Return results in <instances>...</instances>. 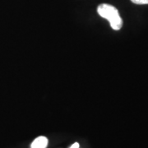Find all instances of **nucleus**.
<instances>
[{
    "label": "nucleus",
    "mask_w": 148,
    "mask_h": 148,
    "mask_svg": "<svg viewBox=\"0 0 148 148\" xmlns=\"http://www.w3.org/2000/svg\"><path fill=\"white\" fill-rule=\"evenodd\" d=\"M97 12L101 17L109 21L113 30L119 31L123 27V20L115 7L108 3H102L98 6Z\"/></svg>",
    "instance_id": "obj_1"
},
{
    "label": "nucleus",
    "mask_w": 148,
    "mask_h": 148,
    "mask_svg": "<svg viewBox=\"0 0 148 148\" xmlns=\"http://www.w3.org/2000/svg\"><path fill=\"white\" fill-rule=\"evenodd\" d=\"M48 145V139L45 137H38L31 145V148H46Z\"/></svg>",
    "instance_id": "obj_2"
},
{
    "label": "nucleus",
    "mask_w": 148,
    "mask_h": 148,
    "mask_svg": "<svg viewBox=\"0 0 148 148\" xmlns=\"http://www.w3.org/2000/svg\"><path fill=\"white\" fill-rule=\"evenodd\" d=\"M135 4H148V0H131Z\"/></svg>",
    "instance_id": "obj_3"
},
{
    "label": "nucleus",
    "mask_w": 148,
    "mask_h": 148,
    "mask_svg": "<svg viewBox=\"0 0 148 148\" xmlns=\"http://www.w3.org/2000/svg\"><path fill=\"white\" fill-rule=\"evenodd\" d=\"M70 148H80L79 144L77 143H75L74 144H73V145L71 146V147Z\"/></svg>",
    "instance_id": "obj_4"
}]
</instances>
